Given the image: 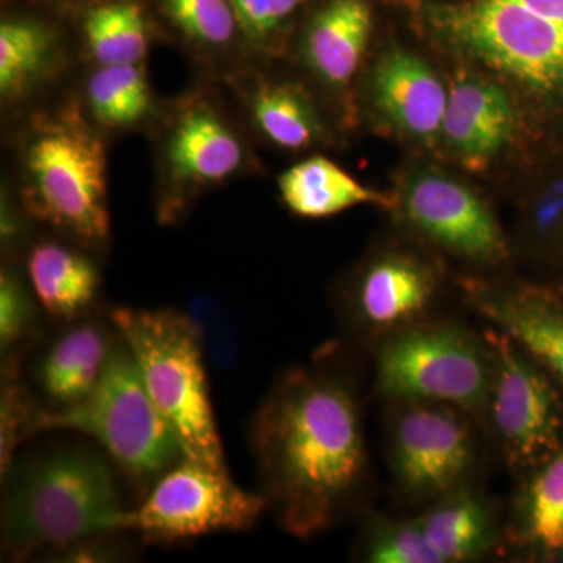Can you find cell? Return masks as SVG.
<instances>
[{
    "label": "cell",
    "mask_w": 563,
    "mask_h": 563,
    "mask_svg": "<svg viewBox=\"0 0 563 563\" xmlns=\"http://www.w3.org/2000/svg\"><path fill=\"white\" fill-rule=\"evenodd\" d=\"M143 65L98 66L87 84V102L96 122L131 129L150 117L152 90Z\"/></svg>",
    "instance_id": "24"
},
{
    "label": "cell",
    "mask_w": 563,
    "mask_h": 563,
    "mask_svg": "<svg viewBox=\"0 0 563 563\" xmlns=\"http://www.w3.org/2000/svg\"><path fill=\"white\" fill-rule=\"evenodd\" d=\"M512 129V103L496 85L477 77L454 81L442 132L463 162L484 166L503 150Z\"/></svg>",
    "instance_id": "16"
},
{
    "label": "cell",
    "mask_w": 563,
    "mask_h": 563,
    "mask_svg": "<svg viewBox=\"0 0 563 563\" xmlns=\"http://www.w3.org/2000/svg\"><path fill=\"white\" fill-rule=\"evenodd\" d=\"M185 313L198 332L207 358L218 369L228 372L235 368L242 358V340L235 322L221 303L209 296H201L192 299Z\"/></svg>",
    "instance_id": "29"
},
{
    "label": "cell",
    "mask_w": 563,
    "mask_h": 563,
    "mask_svg": "<svg viewBox=\"0 0 563 563\" xmlns=\"http://www.w3.org/2000/svg\"><path fill=\"white\" fill-rule=\"evenodd\" d=\"M263 495L298 539L331 529L365 474L361 413L350 380L325 363L273 385L251 428Z\"/></svg>",
    "instance_id": "1"
},
{
    "label": "cell",
    "mask_w": 563,
    "mask_h": 563,
    "mask_svg": "<svg viewBox=\"0 0 563 563\" xmlns=\"http://www.w3.org/2000/svg\"><path fill=\"white\" fill-rule=\"evenodd\" d=\"M470 299L496 329L512 336L563 384V301L540 288L472 285Z\"/></svg>",
    "instance_id": "14"
},
{
    "label": "cell",
    "mask_w": 563,
    "mask_h": 563,
    "mask_svg": "<svg viewBox=\"0 0 563 563\" xmlns=\"http://www.w3.org/2000/svg\"><path fill=\"white\" fill-rule=\"evenodd\" d=\"M114 533H99L85 537L76 542L46 551L47 561L52 562H120L131 558L132 553L124 544L114 540Z\"/></svg>",
    "instance_id": "33"
},
{
    "label": "cell",
    "mask_w": 563,
    "mask_h": 563,
    "mask_svg": "<svg viewBox=\"0 0 563 563\" xmlns=\"http://www.w3.org/2000/svg\"><path fill=\"white\" fill-rule=\"evenodd\" d=\"M377 387L393 401L487 409L490 351L457 325H413L391 335L380 350Z\"/></svg>",
    "instance_id": "6"
},
{
    "label": "cell",
    "mask_w": 563,
    "mask_h": 563,
    "mask_svg": "<svg viewBox=\"0 0 563 563\" xmlns=\"http://www.w3.org/2000/svg\"><path fill=\"white\" fill-rule=\"evenodd\" d=\"M251 113L262 135L282 150H306L320 132L309 103L288 85L258 87L252 95Z\"/></svg>",
    "instance_id": "25"
},
{
    "label": "cell",
    "mask_w": 563,
    "mask_h": 563,
    "mask_svg": "<svg viewBox=\"0 0 563 563\" xmlns=\"http://www.w3.org/2000/svg\"><path fill=\"white\" fill-rule=\"evenodd\" d=\"M372 33V11L365 0H331L310 22L303 54L318 79L346 87L361 68Z\"/></svg>",
    "instance_id": "17"
},
{
    "label": "cell",
    "mask_w": 563,
    "mask_h": 563,
    "mask_svg": "<svg viewBox=\"0 0 563 563\" xmlns=\"http://www.w3.org/2000/svg\"><path fill=\"white\" fill-rule=\"evenodd\" d=\"M365 559L373 563H444L417 520L377 521L366 537Z\"/></svg>",
    "instance_id": "28"
},
{
    "label": "cell",
    "mask_w": 563,
    "mask_h": 563,
    "mask_svg": "<svg viewBox=\"0 0 563 563\" xmlns=\"http://www.w3.org/2000/svg\"><path fill=\"white\" fill-rule=\"evenodd\" d=\"M27 276L36 301L55 320H74L87 312L101 284L90 258L55 242L33 247Z\"/></svg>",
    "instance_id": "20"
},
{
    "label": "cell",
    "mask_w": 563,
    "mask_h": 563,
    "mask_svg": "<svg viewBox=\"0 0 563 563\" xmlns=\"http://www.w3.org/2000/svg\"><path fill=\"white\" fill-rule=\"evenodd\" d=\"M246 162V144L220 107L202 96L184 99L162 136L158 217L179 220L188 203L242 174Z\"/></svg>",
    "instance_id": "10"
},
{
    "label": "cell",
    "mask_w": 563,
    "mask_h": 563,
    "mask_svg": "<svg viewBox=\"0 0 563 563\" xmlns=\"http://www.w3.org/2000/svg\"><path fill=\"white\" fill-rule=\"evenodd\" d=\"M391 426L393 472L409 496L428 499L459 488L472 470L476 448L468 422L455 407L402 402Z\"/></svg>",
    "instance_id": "11"
},
{
    "label": "cell",
    "mask_w": 563,
    "mask_h": 563,
    "mask_svg": "<svg viewBox=\"0 0 563 563\" xmlns=\"http://www.w3.org/2000/svg\"><path fill=\"white\" fill-rule=\"evenodd\" d=\"M240 32L254 44H265L301 5L302 0H229Z\"/></svg>",
    "instance_id": "32"
},
{
    "label": "cell",
    "mask_w": 563,
    "mask_h": 563,
    "mask_svg": "<svg viewBox=\"0 0 563 563\" xmlns=\"http://www.w3.org/2000/svg\"><path fill=\"white\" fill-rule=\"evenodd\" d=\"M451 41L540 91L563 88V31L515 0H470L432 10Z\"/></svg>",
    "instance_id": "9"
},
{
    "label": "cell",
    "mask_w": 563,
    "mask_h": 563,
    "mask_svg": "<svg viewBox=\"0 0 563 563\" xmlns=\"http://www.w3.org/2000/svg\"><path fill=\"white\" fill-rule=\"evenodd\" d=\"M515 2L563 31V0H515Z\"/></svg>",
    "instance_id": "35"
},
{
    "label": "cell",
    "mask_w": 563,
    "mask_h": 563,
    "mask_svg": "<svg viewBox=\"0 0 563 563\" xmlns=\"http://www.w3.org/2000/svg\"><path fill=\"white\" fill-rule=\"evenodd\" d=\"M111 322L176 433L184 457L228 470L207 384V355L188 314L120 307L111 312Z\"/></svg>",
    "instance_id": "3"
},
{
    "label": "cell",
    "mask_w": 563,
    "mask_h": 563,
    "mask_svg": "<svg viewBox=\"0 0 563 563\" xmlns=\"http://www.w3.org/2000/svg\"><path fill=\"white\" fill-rule=\"evenodd\" d=\"M85 43L98 66L141 65L150 52V27L139 3H103L85 18Z\"/></svg>",
    "instance_id": "23"
},
{
    "label": "cell",
    "mask_w": 563,
    "mask_h": 563,
    "mask_svg": "<svg viewBox=\"0 0 563 563\" xmlns=\"http://www.w3.org/2000/svg\"><path fill=\"white\" fill-rule=\"evenodd\" d=\"M54 36L32 21L9 20L0 25V92L18 98L46 68Z\"/></svg>",
    "instance_id": "26"
},
{
    "label": "cell",
    "mask_w": 563,
    "mask_h": 563,
    "mask_svg": "<svg viewBox=\"0 0 563 563\" xmlns=\"http://www.w3.org/2000/svg\"><path fill=\"white\" fill-rule=\"evenodd\" d=\"M117 343L96 322H80L58 336L38 366V383L47 398L58 407L87 398L101 379Z\"/></svg>",
    "instance_id": "18"
},
{
    "label": "cell",
    "mask_w": 563,
    "mask_h": 563,
    "mask_svg": "<svg viewBox=\"0 0 563 563\" xmlns=\"http://www.w3.org/2000/svg\"><path fill=\"white\" fill-rule=\"evenodd\" d=\"M22 198L35 220L81 243L110 233L109 176L102 140L73 110L44 118L22 151Z\"/></svg>",
    "instance_id": "4"
},
{
    "label": "cell",
    "mask_w": 563,
    "mask_h": 563,
    "mask_svg": "<svg viewBox=\"0 0 563 563\" xmlns=\"http://www.w3.org/2000/svg\"><path fill=\"white\" fill-rule=\"evenodd\" d=\"M563 217V184L555 185L547 195L536 210L537 228L547 231L551 225Z\"/></svg>",
    "instance_id": "34"
},
{
    "label": "cell",
    "mask_w": 563,
    "mask_h": 563,
    "mask_svg": "<svg viewBox=\"0 0 563 563\" xmlns=\"http://www.w3.org/2000/svg\"><path fill=\"white\" fill-rule=\"evenodd\" d=\"M282 202L301 218L321 220L358 206H379L393 201L383 192L366 187L329 158L312 157L296 163L279 177Z\"/></svg>",
    "instance_id": "19"
},
{
    "label": "cell",
    "mask_w": 563,
    "mask_h": 563,
    "mask_svg": "<svg viewBox=\"0 0 563 563\" xmlns=\"http://www.w3.org/2000/svg\"><path fill=\"white\" fill-rule=\"evenodd\" d=\"M404 210L431 242L473 262L506 258L507 243L490 209L470 188L440 174H421L404 195Z\"/></svg>",
    "instance_id": "12"
},
{
    "label": "cell",
    "mask_w": 563,
    "mask_h": 563,
    "mask_svg": "<svg viewBox=\"0 0 563 563\" xmlns=\"http://www.w3.org/2000/svg\"><path fill=\"white\" fill-rule=\"evenodd\" d=\"M435 285L424 263L410 255H385L358 277L351 298L352 320L377 335L406 331L428 310Z\"/></svg>",
    "instance_id": "13"
},
{
    "label": "cell",
    "mask_w": 563,
    "mask_h": 563,
    "mask_svg": "<svg viewBox=\"0 0 563 563\" xmlns=\"http://www.w3.org/2000/svg\"><path fill=\"white\" fill-rule=\"evenodd\" d=\"M509 540L537 558H563V444L531 472L515 506Z\"/></svg>",
    "instance_id": "21"
},
{
    "label": "cell",
    "mask_w": 563,
    "mask_h": 563,
    "mask_svg": "<svg viewBox=\"0 0 563 563\" xmlns=\"http://www.w3.org/2000/svg\"><path fill=\"white\" fill-rule=\"evenodd\" d=\"M266 507L263 493L244 490L228 470L181 457L155 481L136 509L125 510L121 531L155 543L243 532L257 525Z\"/></svg>",
    "instance_id": "7"
},
{
    "label": "cell",
    "mask_w": 563,
    "mask_h": 563,
    "mask_svg": "<svg viewBox=\"0 0 563 563\" xmlns=\"http://www.w3.org/2000/svg\"><path fill=\"white\" fill-rule=\"evenodd\" d=\"M492 357L487 410L514 472L531 473L563 444V398L547 368L499 329L484 335Z\"/></svg>",
    "instance_id": "8"
},
{
    "label": "cell",
    "mask_w": 563,
    "mask_h": 563,
    "mask_svg": "<svg viewBox=\"0 0 563 563\" xmlns=\"http://www.w3.org/2000/svg\"><path fill=\"white\" fill-rule=\"evenodd\" d=\"M46 431L90 437L136 483H155L184 457L176 433L121 339L87 398L54 410L36 409L29 433Z\"/></svg>",
    "instance_id": "5"
},
{
    "label": "cell",
    "mask_w": 563,
    "mask_h": 563,
    "mask_svg": "<svg viewBox=\"0 0 563 563\" xmlns=\"http://www.w3.org/2000/svg\"><path fill=\"white\" fill-rule=\"evenodd\" d=\"M165 9L188 40L209 49L228 46L240 31L229 0H165Z\"/></svg>",
    "instance_id": "27"
},
{
    "label": "cell",
    "mask_w": 563,
    "mask_h": 563,
    "mask_svg": "<svg viewBox=\"0 0 563 563\" xmlns=\"http://www.w3.org/2000/svg\"><path fill=\"white\" fill-rule=\"evenodd\" d=\"M373 92L377 107L401 131L418 139L442 132L450 90L417 55L388 51L374 70Z\"/></svg>",
    "instance_id": "15"
},
{
    "label": "cell",
    "mask_w": 563,
    "mask_h": 563,
    "mask_svg": "<svg viewBox=\"0 0 563 563\" xmlns=\"http://www.w3.org/2000/svg\"><path fill=\"white\" fill-rule=\"evenodd\" d=\"M2 477V544L13 558L122 532L128 509L110 462L92 446L65 444L14 459Z\"/></svg>",
    "instance_id": "2"
},
{
    "label": "cell",
    "mask_w": 563,
    "mask_h": 563,
    "mask_svg": "<svg viewBox=\"0 0 563 563\" xmlns=\"http://www.w3.org/2000/svg\"><path fill=\"white\" fill-rule=\"evenodd\" d=\"M35 295L13 269L3 268L0 274V351L2 357L31 339L36 329Z\"/></svg>",
    "instance_id": "30"
},
{
    "label": "cell",
    "mask_w": 563,
    "mask_h": 563,
    "mask_svg": "<svg viewBox=\"0 0 563 563\" xmlns=\"http://www.w3.org/2000/svg\"><path fill=\"white\" fill-rule=\"evenodd\" d=\"M417 521L444 563L472 561L492 547V509L472 492H448Z\"/></svg>",
    "instance_id": "22"
},
{
    "label": "cell",
    "mask_w": 563,
    "mask_h": 563,
    "mask_svg": "<svg viewBox=\"0 0 563 563\" xmlns=\"http://www.w3.org/2000/svg\"><path fill=\"white\" fill-rule=\"evenodd\" d=\"M38 407L33 406L31 396L20 384L7 377L2 385L0 402V473H5L13 463L14 451L22 440L31 437L33 415Z\"/></svg>",
    "instance_id": "31"
}]
</instances>
